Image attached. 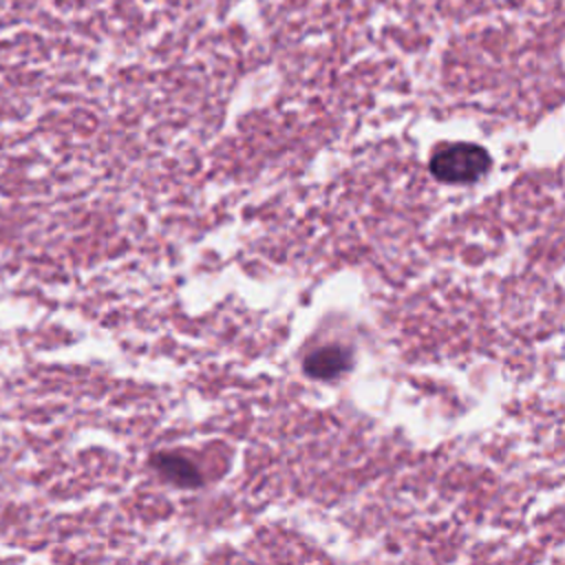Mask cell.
<instances>
[{
  "instance_id": "cell-1",
  "label": "cell",
  "mask_w": 565,
  "mask_h": 565,
  "mask_svg": "<svg viewBox=\"0 0 565 565\" xmlns=\"http://www.w3.org/2000/svg\"><path fill=\"white\" fill-rule=\"evenodd\" d=\"M490 154L475 143H455L430 159V172L444 183H470L486 174Z\"/></svg>"
},
{
  "instance_id": "cell-2",
  "label": "cell",
  "mask_w": 565,
  "mask_h": 565,
  "mask_svg": "<svg viewBox=\"0 0 565 565\" xmlns=\"http://www.w3.org/2000/svg\"><path fill=\"white\" fill-rule=\"evenodd\" d=\"M351 364H353V353H351V349H347L342 344L320 347V349L311 351L302 362L305 373L316 380L340 377L342 373H347L351 369Z\"/></svg>"
}]
</instances>
